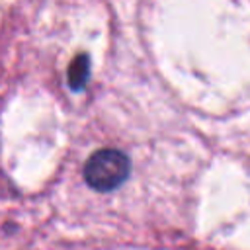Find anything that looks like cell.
Instances as JSON below:
<instances>
[{"label": "cell", "instance_id": "obj_1", "mask_svg": "<svg viewBox=\"0 0 250 250\" xmlns=\"http://www.w3.org/2000/svg\"><path fill=\"white\" fill-rule=\"evenodd\" d=\"M129 158L115 148L96 150L84 164V180L96 191H111L129 176Z\"/></svg>", "mask_w": 250, "mask_h": 250}, {"label": "cell", "instance_id": "obj_2", "mask_svg": "<svg viewBox=\"0 0 250 250\" xmlns=\"http://www.w3.org/2000/svg\"><path fill=\"white\" fill-rule=\"evenodd\" d=\"M68 86L74 90V92H80L86 82H88V76H90V57L86 53H80L72 59V62L68 64Z\"/></svg>", "mask_w": 250, "mask_h": 250}]
</instances>
